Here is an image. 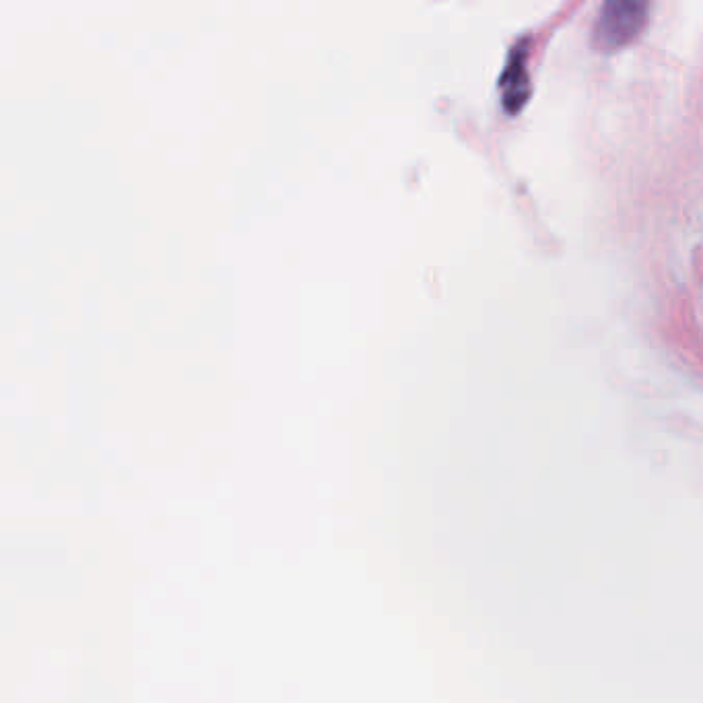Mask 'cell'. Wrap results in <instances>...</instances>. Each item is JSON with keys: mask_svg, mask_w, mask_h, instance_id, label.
<instances>
[{"mask_svg": "<svg viewBox=\"0 0 703 703\" xmlns=\"http://www.w3.org/2000/svg\"><path fill=\"white\" fill-rule=\"evenodd\" d=\"M650 15V0H605L594 25L596 50L615 52L640 38Z\"/></svg>", "mask_w": 703, "mask_h": 703, "instance_id": "6da1fadb", "label": "cell"}, {"mask_svg": "<svg viewBox=\"0 0 703 703\" xmlns=\"http://www.w3.org/2000/svg\"><path fill=\"white\" fill-rule=\"evenodd\" d=\"M501 106L510 116H516L528 104L532 85L528 73V42H518L506 60V69L499 81Z\"/></svg>", "mask_w": 703, "mask_h": 703, "instance_id": "7a4b0ae2", "label": "cell"}]
</instances>
